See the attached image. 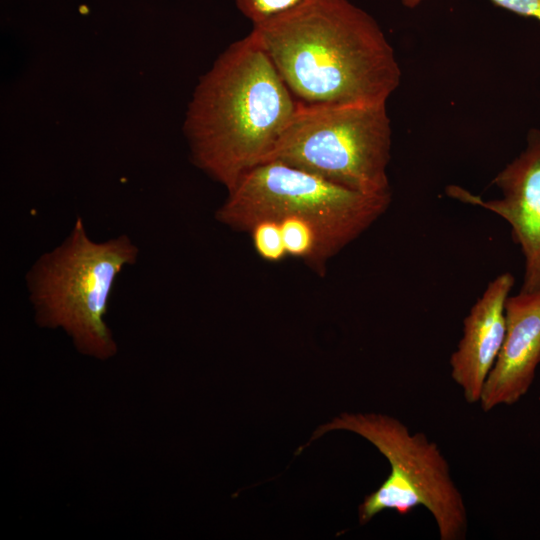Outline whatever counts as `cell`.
<instances>
[{
    "label": "cell",
    "mask_w": 540,
    "mask_h": 540,
    "mask_svg": "<svg viewBox=\"0 0 540 540\" xmlns=\"http://www.w3.org/2000/svg\"><path fill=\"white\" fill-rule=\"evenodd\" d=\"M250 33L300 104H386L400 85L384 32L349 0H309Z\"/></svg>",
    "instance_id": "6da1fadb"
},
{
    "label": "cell",
    "mask_w": 540,
    "mask_h": 540,
    "mask_svg": "<svg viewBox=\"0 0 540 540\" xmlns=\"http://www.w3.org/2000/svg\"><path fill=\"white\" fill-rule=\"evenodd\" d=\"M391 194H363L276 160L245 173L216 219L246 232L265 262L297 259L317 273L388 209Z\"/></svg>",
    "instance_id": "7a4b0ae2"
},
{
    "label": "cell",
    "mask_w": 540,
    "mask_h": 540,
    "mask_svg": "<svg viewBox=\"0 0 540 540\" xmlns=\"http://www.w3.org/2000/svg\"><path fill=\"white\" fill-rule=\"evenodd\" d=\"M298 105L249 33L232 43L196 86L184 123L194 164L230 191L268 158Z\"/></svg>",
    "instance_id": "3957f363"
},
{
    "label": "cell",
    "mask_w": 540,
    "mask_h": 540,
    "mask_svg": "<svg viewBox=\"0 0 540 540\" xmlns=\"http://www.w3.org/2000/svg\"><path fill=\"white\" fill-rule=\"evenodd\" d=\"M139 249L127 235L93 241L78 217L70 234L42 254L26 276L36 323L62 329L78 352L100 360L117 353L104 318L119 273Z\"/></svg>",
    "instance_id": "277c9868"
},
{
    "label": "cell",
    "mask_w": 540,
    "mask_h": 540,
    "mask_svg": "<svg viewBox=\"0 0 540 540\" xmlns=\"http://www.w3.org/2000/svg\"><path fill=\"white\" fill-rule=\"evenodd\" d=\"M338 429L368 440L391 467L386 480L358 507L360 524L388 509L406 515L423 506L432 515L441 540L465 539L468 530L465 501L451 476L447 459L435 442L422 432L411 433L394 417L375 413H344L320 426L309 442Z\"/></svg>",
    "instance_id": "5b68a950"
},
{
    "label": "cell",
    "mask_w": 540,
    "mask_h": 540,
    "mask_svg": "<svg viewBox=\"0 0 540 540\" xmlns=\"http://www.w3.org/2000/svg\"><path fill=\"white\" fill-rule=\"evenodd\" d=\"M392 129L386 104L298 105L277 145L276 160L345 188L391 194L387 168Z\"/></svg>",
    "instance_id": "8992f818"
},
{
    "label": "cell",
    "mask_w": 540,
    "mask_h": 540,
    "mask_svg": "<svg viewBox=\"0 0 540 540\" xmlns=\"http://www.w3.org/2000/svg\"><path fill=\"white\" fill-rule=\"evenodd\" d=\"M500 196L485 200L450 185L446 193L458 201L486 209L510 227L524 258L521 291L540 289V130L531 129L520 154L494 178Z\"/></svg>",
    "instance_id": "52a82bcc"
},
{
    "label": "cell",
    "mask_w": 540,
    "mask_h": 540,
    "mask_svg": "<svg viewBox=\"0 0 540 540\" xmlns=\"http://www.w3.org/2000/svg\"><path fill=\"white\" fill-rule=\"evenodd\" d=\"M505 314L504 342L479 401L484 412L518 402L540 364V289L510 295Z\"/></svg>",
    "instance_id": "ba28073f"
},
{
    "label": "cell",
    "mask_w": 540,
    "mask_h": 540,
    "mask_svg": "<svg viewBox=\"0 0 540 540\" xmlns=\"http://www.w3.org/2000/svg\"><path fill=\"white\" fill-rule=\"evenodd\" d=\"M514 283L509 272L495 277L463 320L462 336L449 364L451 378L469 404L479 403L504 342L505 305Z\"/></svg>",
    "instance_id": "9c48e42d"
},
{
    "label": "cell",
    "mask_w": 540,
    "mask_h": 540,
    "mask_svg": "<svg viewBox=\"0 0 540 540\" xmlns=\"http://www.w3.org/2000/svg\"><path fill=\"white\" fill-rule=\"evenodd\" d=\"M238 10L254 25L288 12L309 0H234Z\"/></svg>",
    "instance_id": "30bf717a"
},
{
    "label": "cell",
    "mask_w": 540,
    "mask_h": 540,
    "mask_svg": "<svg viewBox=\"0 0 540 540\" xmlns=\"http://www.w3.org/2000/svg\"><path fill=\"white\" fill-rule=\"evenodd\" d=\"M423 0H401L407 8L417 7ZM495 5L521 16L540 21V0H490Z\"/></svg>",
    "instance_id": "8fae6325"
}]
</instances>
